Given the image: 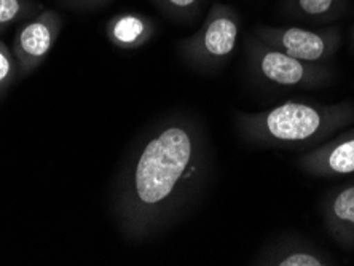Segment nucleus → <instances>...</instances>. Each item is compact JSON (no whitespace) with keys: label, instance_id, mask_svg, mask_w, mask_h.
Returning a JSON list of instances; mask_svg holds the SVG:
<instances>
[{"label":"nucleus","instance_id":"10","mask_svg":"<svg viewBox=\"0 0 354 266\" xmlns=\"http://www.w3.org/2000/svg\"><path fill=\"white\" fill-rule=\"evenodd\" d=\"M157 34L153 18L138 12H122L106 24L107 40L118 50H139Z\"/></svg>","mask_w":354,"mask_h":266},{"label":"nucleus","instance_id":"1","mask_svg":"<svg viewBox=\"0 0 354 266\" xmlns=\"http://www.w3.org/2000/svg\"><path fill=\"white\" fill-rule=\"evenodd\" d=\"M214 172L206 124L190 112H171L140 133L120 164L111 213L123 239L144 243L189 213Z\"/></svg>","mask_w":354,"mask_h":266},{"label":"nucleus","instance_id":"12","mask_svg":"<svg viewBox=\"0 0 354 266\" xmlns=\"http://www.w3.org/2000/svg\"><path fill=\"white\" fill-rule=\"evenodd\" d=\"M44 8L35 0H0V34L12 26L32 18Z\"/></svg>","mask_w":354,"mask_h":266},{"label":"nucleus","instance_id":"2","mask_svg":"<svg viewBox=\"0 0 354 266\" xmlns=\"http://www.w3.org/2000/svg\"><path fill=\"white\" fill-rule=\"evenodd\" d=\"M354 123V102L322 104L290 99L260 112H235L244 142L265 149L310 150Z\"/></svg>","mask_w":354,"mask_h":266},{"label":"nucleus","instance_id":"11","mask_svg":"<svg viewBox=\"0 0 354 266\" xmlns=\"http://www.w3.org/2000/svg\"><path fill=\"white\" fill-rule=\"evenodd\" d=\"M283 10L289 18L301 24L322 28L346 13L348 0H283Z\"/></svg>","mask_w":354,"mask_h":266},{"label":"nucleus","instance_id":"13","mask_svg":"<svg viewBox=\"0 0 354 266\" xmlns=\"http://www.w3.org/2000/svg\"><path fill=\"white\" fill-rule=\"evenodd\" d=\"M165 17L176 21V23H187L194 21L201 13L206 0H152Z\"/></svg>","mask_w":354,"mask_h":266},{"label":"nucleus","instance_id":"7","mask_svg":"<svg viewBox=\"0 0 354 266\" xmlns=\"http://www.w3.org/2000/svg\"><path fill=\"white\" fill-rule=\"evenodd\" d=\"M304 174L316 179H335L354 174V128L337 133L329 140L305 150L297 160Z\"/></svg>","mask_w":354,"mask_h":266},{"label":"nucleus","instance_id":"4","mask_svg":"<svg viewBox=\"0 0 354 266\" xmlns=\"http://www.w3.org/2000/svg\"><path fill=\"white\" fill-rule=\"evenodd\" d=\"M249 74L283 90H321L335 80L330 64H311L273 48L252 32L244 40Z\"/></svg>","mask_w":354,"mask_h":266},{"label":"nucleus","instance_id":"14","mask_svg":"<svg viewBox=\"0 0 354 266\" xmlns=\"http://www.w3.org/2000/svg\"><path fill=\"white\" fill-rule=\"evenodd\" d=\"M18 78V64L13 51L5 41L0 40V99L7 95Z\"/></svg>","mask_w":354,"mask_h":266},{"label":"nucleus","instance_id":"15","mask_svg":"<svg viewBox=\"0 0 354 266\" xmlns=\"http://www.w3.org/2000/svg\"><path fill=\"white\" fill-rule=\"evenodd\" d=\"M64 7L71 10H77V12H85V10H95L102 7L112 0H59Z\"/></svg>","mask_w":354,"mask_h":266},{"label":"nucleus","instance_id":"16","mask_svg":"<svg viewBox=\"0 0 354 266\" xmlns=\"http://www.w3.org/2000/svg\"><path fill=\"white\" fill-rule=\"evenodd\" d=\"M350 45H351V50L354 51V28L351 30V41H350Z\"/></svg>","mask_w":354,"mask_h":266},{"label":"nucleus","instance_id":"9","mask_svg":"<svg viewBox=\"0 0 354 266\" xmlns=\"http://www.w3.org/2000/svg\"><path fill=\"white\" fill-rule=\"evenodd\" d=\"M321 213L329 236L342 249L354 250V182L327 193Z\"/></svg>","mask_w":354,"mask_h":266},{"label":"nucleus","instance_id":"6","mask_svg":"<svg viewBox=\"0 0 354 266\" xmlns=\"http://www.w3.org/2000/svg\"><path fill=\"white\" fill-rule=\"evenodd\" d=\"M62 26L61 15L50 8H41L32 18L21 23L12 44L19 78L32 74L45 61L59 37Z\"/></svg>","mask_w":354,"mask_h":266},{"label":"nucleus","instance_id":"8","mask_svg":"<svg viewBox=\"0 0 354 266\" xmlns=\"http://www.w3.org/2000/svg\"><path fill=\"white\" fill-rule=\"evenodd\" d=\"M252 265L263 266H329L334 265L330 255L315 246L306 238L297 234H281L260 249Z\"/></svg>","mask_w":354,"mask_h":266},{"label":"nucleus","instance_id":"3","mask_svg":"<svg viewBox=\"0 0 354 266\" xmlns=\"http://www.w3.org/2000/svg\"><path fill=\"white\" fill-rule=\"evenodd\" d=\"M241 28V15L232 5L214 3L200 29L179 41L182 59L196 72L212 74L225 66L235 53Z\"/></svg>","mask_w":354,"mask_h":266},{"label":"nucleus","instance_id":"5","mask_svg":"<svg viewBox=\"0 0 354 266\" xmlns=\"http://www.w3.org/2000/svg\"><path fill=\"white\" fill-rule=\"evenodd\" d=\"M252 34L273 48L311 64H330L342 45V30L337 26L301 28L260 24Z\"/></svg>","mask_w":354,"mask_h":266}]
</instances>
